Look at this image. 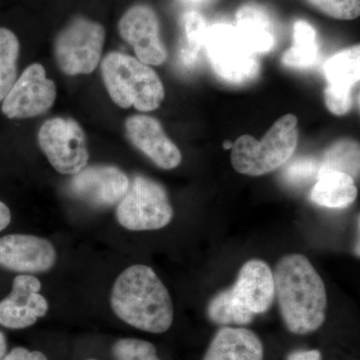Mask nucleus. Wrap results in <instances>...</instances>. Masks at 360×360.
Masks as SVG:
<instances>
[{"label":"nucleus","instance_id":"29","mask_svg":"<svg viewBox=\"0 0 360 360\" xmlns=\"http://www.w3.org/2000/svg\"><path fill=\"white\" fill-rule=\"evenodd\" d=\"M286 360H321L319 350H297L291 352Z\"/></svg>","mask_w":360,"mask_h":360},{"label":"nucleus","instance_id":"20","mask_svg":"<svg viewBox=\"0 0 360 360\" xmlns=\"http://www.w3.org/2000/svg\"><path fill=\"white\" fill-rule=\"evenodd\" d=\"M295 44L284 52L283 63L288 68H307L319 58L316 32L307 21L298 20L293 26Z\"/></svg>","mask_w":360,"mask_h":360},{"label":"nucleus","instance_id":"35","mask_svg":"<svg viewBox=\"0 0 360 360\" xmlns=\"http://www.w3.org/2000/svg\"><path fill=\"white\" fill-rule=\"evenodd\" d=\"M89 360H96V359H89Z\"/></svg>","mask_w":360,"mask_h":360},{"label":"nucleus","instance_id":"27","mask_svg":"<svg viewBox=\"0 0 360 360\" xmlns=\"http://www.w3.org/2000/svg\"><path fill=\"white\" fill-rule=\"evenodd\" d=\"M321 162L310 158H297L291 162L283 172V176L293 184H305L317 177Z\"/></svg>","mask_w":360,"mask_h":360},{"label":"nucleus","instance_id":"4","mask_svg":"<svg viewBox=\"0 0 360 360\" xmlns=\"http://www.w3.org/2000/svg\"><path fill=\"white\" fill-rule=\"evenodd\" d=\"M298 118L286 115L258 141L243 135L232 144L231 163L236 172L250 176H260L283 167L295 153L298 142Z\"/></svg>","mask_w":360,"mask_h":360},{"label":"nucleus","instance_id":"33","mask_svg":"<svg viewBox=\"0 0 360 360\" xmlns=\"http://www.w3.org/2000/svg\"><path fill=\"white\" fill-rule=\"evenodd\" d=\"M184 1L188 2V4H205V2L210 1V0H184Z\"/></svg>","mask_w":360,"mask_h":360},{"label":"nucleus","instance_id":"23","mask_svg":"<svg viewBox=\"0 0 360 360\" xmlns=\"http://www.w3.org/2000/svg\"><path fill=\"white\" fill-rule=\"evenodd\" d=\"M319 170H335L355 177L359 174V146L357 142L340 141L324 153Z\"/></svg>","mask_w":360,"mask_h":360},{"label":"nucleus","instance_id":"3","mask_svg":"<svg viewBox=\"0 0 360 360\" xmlns=\"http://www.w3.org/2000/svg\"><path fill=\"white\" fill-rule=\"evenodd\" d=\"M101 75L110 98L120 108L134 106L139 111H153L165 98V87L155 71L127 54H106Z\"/></svg>","mask_w":360,"mask_h":360},{"label":"nucleus","instance_id":"11","mask_svg":"<svg viewBox=\"0 0 360 360\" xmlns=\"http://www.w3.org/2000/svg\"><path fill=\"white\" fill-rule=\"evenodd\" d=\"M118 32L122 39L134 47L137 58L144 65H160L167 60V47L160 35V21L151 7L142 4L130 7L118 22Z\"/></svg>","mask_w":360,"mask_h":360},{"label":"nucleus","instance_id":"15","mask_svg":"<svg viewBox=\"0 0 360 360\" xmlns=\"http://www.w3.org/2000/svg\"><path fill=\"white\" fill-rule=\"evenodd\" d=\"M127 137L135 148L162 169H174L181 162L179 148L168 139L160 122L148 115H132L125 122Z\"/></svg>","mask_w":360,"mask_h":360},{"label":"nucleus","instance_id":"2","mask_svg":"<svg viewBox=\"0 0 360 360\" xmlns=\"http://www.w3.org/2000/svg\"><path fill=\"white\" fill-rule=\"evenodd\" d=\"M110 305L118 319L146 333H165L174 322L169 292L146 265H131L120 274L111 290Z\"/></svg>","mask_w":360,"mask_h":360},{"label":"nucleus","instance_id":"30","mask_svg":"<svg viewBox=\"0 0 360 360\" xmlns=\"http://www.w3.org/2000/svg\"><path fill=\"white\" fill-rule=\"evenodd\" d=\"M11 221V212L6 205L0 201V231H4Z\"/></svg>","mask_w":360,"mask_h":360},{"label":"nucleus","instance_id":"13","mask_svg":"<svg viewBox=\"0 0 360 360\" xmlns=\"http://www.w3.org/2000/svg\"><path fill=\"white\" fill-rule=\"evenodd\" d=\"M41 283L32 274H20L14 278L13 290L0 302V324L11 329L33 326L49 311V302L40 295Z\"/></svg>","mask_w":360,"mask_h":360},{"label":"nucleus","instance_id":"21","mask_svg":"<svg viewBox=\"0 0 360 360\" xmlns=\"http://www.w3.org/2000/svg\"><path fill=\"white\" fill-rule=\"evenodd\" d=\"M207 315L210 321L219 326H248L255 316L238 302L231 288L222 290L210 300Z\"/></svg>","mask_w":360,"mask_h":360},{"label":"nucleus","instance_id":"24","mask_svg":"<svg viewBox=\"0 0 360 360\" xmlns=\"http://www.w3.org/2000/svg\"><path fill=\"white\" fill-rule=\"evenodd\" d=\"M186 46L180 51V60L186 68H193L198 63V56L205 47V35L208 26L200 13L191 11L184 18Z\"/></svg>","mask_w":360,"mask_h":360},{"label":"nucleus","instance_id":"10","mask_svg":"<svg viewBox=\"0 0 360 360\" xmlns=\"http://www.w3.org/2000/svg\"><path fill=\"white\" fill-rule=\"evenodd\" d=\"M129 184L127 175L118 167L91 165L71 177L68 191L71 196L92 207L106 208L118 205L129 191Z\"/></svg>","mask_w":360,"mask_h":360},{"label":"nucleus","instance_id":"19","mask_svg":"<svg viewBox=\"0 0 360 360\" xmlns=\"http://www.w3.org/2000/svg\"><path fill=\"white\" fill-rule=\"evenodd\" d=\"M316 179L310 198L317 205L340 210L356 200L357 188L350 175L335 170H319Z\"/></svg>","mask_w":360,"mask_h":360},{"label":"nucleus","instance_id":"9","mask_svg":"<svg viewBox=\"0 0 360 360\" xmlns=\"http://www.w3.org/2000/svg\"><path fill=\"white\" fill-rule=\"evenodd\" d=\"M56 99V84L47 78L44 66L32 63L2 101L1 110L11 120L34 117L51 110Z\"/></svg>","mask_w":360,"mask_h":360},{"label":"nucleus","instance_id":"1","mask_svg":"<svg viewBox=\"0 0 360 360\" xmlns=\"http://www.w3.org/2000/svg\"><path fill=\"white\" fill-rule=\"evenodd\" d=\"M276 296L284 324L295 335L317 330L326 321V285L302 255H284L274 272Z\"/></svg>","mask_w":360,"mask_h":360},{"label":"nucleus","instance_id":"12","mask_svg":"<svg viewBox=\"0 0 360 360\" xmlns=\"http://www.w3.org/2000/svg\"><path fill=\"white\" fill-rule=\"evenodd\" d=\"M51 241L30 234H8L0 238V267L21 274L49 271L56 262Z\"/></svg>","mask_w":360,"mask_h":360},{"label":"nucleus","instance_id":"7","mask_svg":"<svg viewBox=\"0 0 360 360\" xmlns=\"http://www.w3.org/2000/svg\"><path fill=\"white\" fill-rule=\"evenodd\" d=\"M105 30L101 23L78 18L65 26L56 39L54 53L61 71L65 75H89L101 61Z\"/></svg>","mask_w":360,"mask_h":360},{"label":"nucleus","instance_id":"17","mask_svg":"<svg viewBox=\"0 0 360 360\" xmlns=\"http://www.w3.org/2000/svg\"><path fill=\"white\" fill-rule=\"evenodd\" d=\"M264 345L253 331L222 328L212 338L203 360H262Z\"/></svg>","mask_w":360,"mask_h":360},{"label":"nucleus","instance_id":"34","mask_svg":"<svg viewBox=\"0 0 360 360\" xmlns=\"http://www.w3.org/2000/svg\"><path fill=\"white\" fill-rule=\"evenodd\" d=\"M232 144H233V143H231V141L225 142L224 146V148H226V149L231 148H232Z\"/></svg>","mask_w":360,"mask_h":360},{"label":"nucleus","instance_id":"16","mask_svg":"<svg viewBox=\"0 0 360 360\" xmlns=\"http://www.w3.org/2000/svg\"><path fill=\"white\" fill-rule=\"evenodd\" d=\"M231 288L238 302L255 315L266 312L276 298L274 272L259 259L243 264Z\"/></svg>","mask_w":360,"mask_h":360},{"label":"nucleus","instance_id":"5","mask_svg":"<svg viewBox=\"0 0 360 360\" xmlns=\"http://www.w3.org/2000/svg\"><path fill=\"white\" fill-rule=\"evenodd\" d=\"M172 217L174 208L165 187L142 175L134 177L116 208L118 224L132 231L163 229Z\"/></svg>","mask_w":360,"mask_h":360},{"label":"nucleus","instance_id":"6","mask_svg":"<svg viewBox=\"0 0 360 360\" xmlns=\"http://www.w3.org/2000/svg\"><path fill=\"white\" fill-rule=\"evenodd\" d=\"M205 47L213 70L229 84H246L259 73L257 54L243 41L236 26H208Z\"/></svg>","mask_w":360,"mask_h":360},{"label":"nucleus","instance_id":"28","mask_svg":"<svg viewBox=\"0 0 360 360\" xmlns=\"http://www.w3.org/2000/svg\"><path fill=\"white\" fill-rule=\"evenodd\" d=\"M1 360H49L42 352H30L25 347H15Z\"/></svg>","mask_w":360,"mask_h":360},{"label":"nucleus","instance_id":"25","mask_svg":"<svg viewBox=\"0 0 360 360\" xmlns=\"http://www.w3.org/2000/svg\"><path fill=\"white\" fill-rule=\"evenodd\" d=\"M112 354L115 360H160L153 343L135 338L116 341Z\"/></svg>","mask_w":360,"mask_h":360},{"label":"nucleus","instance_id":"22","mask_svg":"<svg viewBox=\"0 0 360 360\" xmlns=\"http://www.w3.org/2000/svg\"><path fill=\"white\" fill-rule=\"evenodd\" d=\"M20 45L11 30L0 27V101H4L18 79Z\"/></svg>","mask_w":360,"mask_h":360},{"label":"nucleus","instance_id":"31","mask_svg":"<svg viewBox=\"0 0 360 360\" xmlns=\"http://www.w3.org/2000/svg\"><path fill=\"white\" fill-rule=\"evenodd\" d=\"M7 342L6 336L0 331V360L4 359V355L6 354Z\"/></svg>","mask_w":360,"mask_h":360},{"label":"nucleus","instance_id":"26","mask_svg":"<svg viewBox=\"0 0 360 360\" xmlns=\"http://www.w3.org/2000/svg\"><path fill=\"white\" fill-rule=\"evenodd\" d=\"M317 9L341 20H352L360 14V0H309Z\"/></svg>","mask_w":360,"mask_h":360},{"label":"nucleus","instance_id":"8","mask_svg":"<svg viewBox=\"0 0 360 360\" xmlns=\"http://www.w3.org/2000/svg\"><path fill=\"white\" fill-rule=\"evenodd\" d=\"M40 148L59 174L75 175L89 163V153L84 129L71 118L46 120L39 132Z\"/></svg>","mask_w":360,"mask_h":360},{"label":"nucleus","instance_id":"14","mask_svg":"<svg viewBox=\"0 0 360 360\" xmlns=\"http://www.w3.org/2000/svg\"><path fill=\"white\" fill-rule=\"evenodd\" d=\"M328 87L324 90L326 108L335 115H343L352 108V92L360 78L359 44L338 52L324 65Z\"/></svg>","mask_w":360,"mask_h":360},{"label":"nucleus","instance_id":"18","mask_svg":"<svg viewBox=\"0 0 360 360\" xmlns=\"http://www.w3.org/2000/svg\"><path fill=\"white\" fill-rule=\"evenodd\" d=\"M236 28L243 41L257 54L266 53L276 46V25L264 7L257 4L240 7L236 13Z\"/></svg>","mask_w":360,"mask_h":360},{"label":"nucleus","instance_id":"32","mask_svg":"<svg viewBox=\"0 0 360 360\" xmlns=\"http://www.w3.org/2000/svg\"><path fill=\"white\" fill-rule=\"evenodd\" d=\"M359 217H357V243L355 245V253L359 257Z\"/></svg>","mask_w":360,"mask_h":360}]
</instances>
